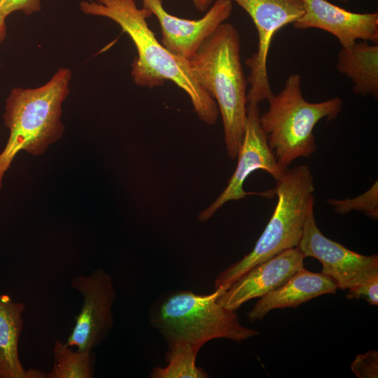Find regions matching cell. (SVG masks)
<instances>
[{
  "label": "cell",
  "instance_id": "cell-1",
  "mask_svg": "<svg viewBox=\"0 0 378 378\" xmlns=\"http://www.w3.org/2000/svg\"><path fill=\"white\" fill-rule=\"evenodd\" d=\"M79 6L86 15L114 21L130 37L137 51L131 71L137 85L152 88L169 80L188 94L201 120L216 123L219 113L216 102L199 84L188 61L172 54L157 40L146 20L153 14L150 9L138 8L136 0L83 1Z\"/></svg>",
  "mask_w": 378,
  "mask_h": 378
},
{
  "label": "cell",
  "instance_id": "cell-2",
  "mask_svg": "<svg viewBox=\"0 0 378 378\" xmlns=\"http://www.w3.org/2000/svg\"><path fill=\"white\" fill-rule=\"evenodd\" d=\"M237 29L222 23L188 59L196 80L217 101L224 141L229 157L235 159L241 144L247 117V79L241 62Z\"/></svg>",
  "mask_w": 378,
  "mask_h": 378
},
{
  "label": "cell",
  "instance_id": "cell-3",
  "mask_svg": "<svg viewBox=\"0 0 378 378\" xmlns=\"http://www.w3.org/2000/svg\"><path fill=\"white\" fill-rule=\"evenodd\" d=\"M71 77V70L62 67L41 86L15 87L10 91L4 114L9 136L0 153V190L4 176L20 151L40 156L62 137V105L70 92Z\"/></svg>",
  "mask_w": 378,
  "mask_h": 378
},
{
  "label": "cell",
  "instance_id": "cell-4",
  "mask_svg": "<svg viewBox=\"0 0 378 378\" xmlns=\"http://www.w3.org/2000/svg\"><path fill=\"white\" fill-rule=\"evenodd\" d=\"M222 288L208 295L178 290L162 298L152 308L149 320L168 344L185 342L201 349L214 339L241 342L259 335L244 326L237 310L225 308L217 301Z\"/></svg>",
  "mask_w": 378,
  "mask_h": 378
},
{
  "label": "cell",
  "instance_id": "cell-5",
  "mask_svg": "<svg viewBox=\"0 0 378 378\" xmlns=\"http://www.w3.org/2000/svg\"><path fill=\"white\" fill-rule=\"evenodd\" d=\"M276 183V205L265 230L249 253L218 275L215 289L226 290L253 267L298 246L309 211L314 206V176L308 166L299 165L288 169Z\"/></svg>",
  "mask_w": 378,
  "mask_h": 378
},
{
  "label": "cell",
  "instance_id": "cell-6",
  "mask_svg": "<svg viewBox=\"0 0 378 378\" xmlns=\"http://www.w3.org/2000/svg\"><path fill=\"white\" fill-rule=\"evenodd\" d=\"M268 102L267 111L260 114V125L277 162L286 168L295 159L309 158L316 151V125L323 118L335 119L343 104L337 97L317 103L307 102L297 74H290L283 89Z\"/></svg>",
  "mask_w": 378,
  "mask_h": 378
},
{
  "label": "cell",
  "instance_id": "cell-7",
  "mask_svg": "<svg viewBox=\"0 0 378 378\" xmlns=\"http://www.w3.org/2000/svg\"><path fill=\"white\" fill-rule=\"evenodd\" d=\"M251 18L258 32V49L246 60L250 72L247 82L248 104H259L269 100L271 90L267 69V59L272 39L281 27L293 23L304 13L301 0H232Z\"/></svg>",
  "mask_w": 378,
  "mask_h": 378
},
{
  "label": "cell",
  "instance_id": "cell-8",
  "mask_svg": "<svg viewBox=\"0 0 378 378\" xmlns=\"http://www.w3.org/2000/svg\"><path fill=\"white\" fill-rule=\"evenodd\" d=\"M258 104H247V117L243 140L239 149L237 167L227 182V185L216 200L198 215V220L204 222L211 218L217 210L227 202L237 201L248 195H257L267 198L275 195L272 188L263 192H246L243 184L254 171L262 169L279 181L288 168L281 166L275 158L268 146L265 134L260 122Z\"/></svg>",
  "mask_w": 378,
  "mask_h": 378
},
{
  "label": "cell",
  "instance_id": "cell-9",
  "mask_svg": "<svg viewBox=\"0 0 378 378\" xmlns=\"http://www.w3.org/2000/svg\"><path fill=\"white\" fill-rule=\"evenodd\" d=\"M71 288L83 297L81 309L66 344L82 351H92L108 336L114 319L112 312L116 299L113 279L102 269L89 275H77Z\"/></svg>",
  "mask_w": 378,
  "mask_h": 378
},
{
  "label": "cell",
  "instance_id": "cell-10",
  "mask_svg": "<svg viewBox=\"0 0 378 378\" xmlns=\"http://www.w3.org/2000/svg\"><path fill=\"white\" fill-rule=\"evenodd\" d=\"M305 258L317 259L322 273L330 276L340 289L351 290L378 275V256L364 255L326 237L318 229L314 206L309 211L298 246Z\"/></svg>",
  "mask_w": 378,
  "mask_h": 378
},
{
  "label": "cell",
  "instance_id": "cell-11",
  "mask_svg": "<svg viewBox=\"0 0 378 378\" xmlns=\"http://www.w3.org/2000/svg\"><path fill=\"white\" fill-rule=\"evenodd\" d=\"M160 23L162 44L172 54L189 59L202 43L231 15L232 0H216L199 20H187L165 10L162 0H141Z\"/></svg>",
  "mask_w": 378,
  "mask_h": 378
},
{
  "label": "cell",
  "instance_id": "cell-12",
  "mask_svg": "<svg viewBox=\"0 0 378 378\" xmlns=\"http://www.w3.org/2000/svg\"><path fill=\"white\" fill-rule=\"evenodd\" d=\"M305 256L295 247L285 250L248 270L218 297L226 309L237 310L244 302L275 290L304 267Z\"/></svg>",
  "mask_w": 378,
  "mask_h": 378
},
{
  "label": "cell",
  "instance_id": "cell-13",
  "mask_svg": "<svg viewBox=\"0 0 378 378\" xmlns=\"http://www.w3.org/2000/svg\"><path fill=\"white\" fill-rule=\"evenodd\" d=\"M304 13L293 23L297 29L316 28L334 35L342 47L349 48L357 40L378 42V13H356L327 0H301Z\"/></svg>",
  "mask_w": 378,
  "mask_h": 378
},
{
  "label": "cell",
  "instance_id": "cell-14",
  "mask_svg": "<svg viewBox=\"0 0 378 378\" xmlns=\"http://www.w3.org/2000/svg\"><path fill=\"white\" fill-rule=\"evenodd\" d=\"M337 288L330 276L302 267L281 286L261 297L247 316L250 321L262 320L273 309L294 308L320 295L335 293Z\"/></svg>",
  "mask_w": 378,
  "mask_h": 378
},
{
  "label": "cell",
  "instance_id": "cell-15",
  "mask_svg": "<svg viewBox=\"0 0 378 378\" xmlns=\"http://www.w3.org/2000/svg\"><path fill=\"white\" fill-rule=\"evenodd\" d=\"M23 303L0 294V378H43L38 370H25L19 358L18 342L23 327Z\"/></svg>",
  "mask_w": 378,
  "mask_h": 378
},
{
  "label": "cell",
  "instance_id": "cell-16",
  "mask_svg": "<svg viewBox=\"0 0 378 378\" xmlns=\"http://www.w3.org/2000/svg\"><path fill=\"white\" fill-rule=\"evenodd\" d=\"M336 67L353 84L354 94L378 98V45L356 41L349 48L342 47Z\"/></svg>",
  "mask_w": 378,
  "mask_h": 378
},
{
  "label": "cell",
  "instance_id": "cell-17",
  "mask_svg": "<svg viewBox=\"0 0 378 378\" xmlns=\"http://www.w3.org/2000/svg\"><path fill=\"white\" fill-rule=\"evenodd\" d=\"M55 362L47 378H92L95 357L92 351H74L60 340L53 346Z\"/></svg>",
  "mask_w": 378,
  "mask_h": 378
},
{
  "label": "cell",
  "instance_id": "cell-18",
  "mask_svg": "<svg viewBox=\"0 0 378 378\" xmlns=\"http://www.w3.org/2000/svg\"><path fill=\"white\" fill-rule=\"evenodd\" d=\"M200 349L185 342L168 344L166 354L167 365L152 370L151 378H206L207 373L196 365V357Z\"/></svg>",
  "mask_w": 378,
  "mask_h": 378
},
{
  "label": "cell",
  "instance_id": "cell-19",
  "mask_svg": "<svg viewBox=\"0 0 378 378\" xmlns=\"http://www.w3.org/2000/svg\"><path fill=\"white\" fill-rule=\"evenodd\" d=\"M327 202L334 207V211L346 214L352 211L365 213L374 220L378 218V183L376 181L364 193L352 199H330Z\"/></svg>",
  "mask_w": 378,
  "mask_h": 378
},
{
  "label": "cell",
  "instance_id": "cell-20",
  "mask_svg": "<svg viewBox=\"0 0 378 378\" xmlns=\"http://www.w3.org/2000/svg\"><path fill=\"white\" fill-rule=\"evenodd\" d=\"M351 370L358 378L378 377L377 351L358 354L351 363Z\"/></svg>",
  "mask_w": 378,
  "mask_h": 378
},
{
  "label": "cell",
  "instance_id": "cell-21",
  "mask_svg": "<svg viewBox=\"0 0 378 378\" xmlns=\"http://www.w3.org/2000/svg\"><path fill=\"white\" fill-rule=\"evenodd\" d=\"M348 299H365L370 304H378V275H375L358 286L349 290Z\"/></svg>",
  "mask_w": 378,
  "mask_h": 378
},
{
  "label": "cell",
  "instance_id": "cell-22",
  "mask_svg": "<svg viewBox=\"0 0 378 378\" xmlns=\"http://www.w3.org/2000/svg\"><path fill=\"white\" fill-rule=\"evenodd\" d=\"M41 8V0H0V11L6 17L15 11L29 15Z\"/></svg>",
  "mask_w": 378,
  "mask_h": 378
},
{
  "label": "cell",
  "instance_id": "cell-23",
  "mask_svg": "<svg viewBox=\"0 0 378 378\" xmlns=\"http://www.w3.org/2000/svg\"><path fill=\"white\" fill-rule=\"evenodd\" d=\"M195 8L201 12L205 11L213 3V0H192Z\"/></svg>",
  "mask_w": 378,
  "mask_h": 378
},
{
  "label": "cell",
  "instance_id": "cell-24",
  "mask_svg": "<svg viewBox=\"0 0 378 378\" xmlns=\"http://www.w3.org/2000/svg\"><path fill=\"white\" fill-rule=\"evenodd\" d=\"M7 17L5 16L1 11H0V45L1 43L4 41L6 34H7V28L6 24V18Z\"/></svg>",
  "mask_w": 378,
  "mask_h": 378
},
{
  "label": "cell",
  "instance_id": "cell-25",
  "mask_svg": "<svg viewBox=\"0 0 378 378\" xmlns=\"http://www.w3.org/2000/svg\"><path fill=\"white\" fill-rule=\"evenodd\" d=\"M339 1L344 3V4H347L349 0H339Z\"/></svg>",
  "mask_w": 378,
  "mask_h": 378
},
{
  "label": "cell",
  "instance_id": "cell-26",
  "mask_svg": "<svg viewBox=\"0 0 378 378\" xmlns=\"http://www.w3.org/2000/svg\"><path fill=\"white\" fill-rule=\"evenodd\" d=\"M0 68H1V64H0Z\"/></svg>",
  "mask_w": 378,
  "mask_h": 378
}]
</instances>
